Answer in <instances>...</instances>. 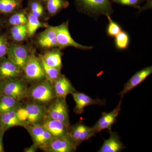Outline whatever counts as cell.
Masks as SVG:
<instances>
[{"label":"cell","mask_w":152,"mask_h":152,"mask_svg":"<svg viewBox=\"0 0 152 152\" xmlns=\"http://www.w3.org/2000/svg\"><path fill=\"white\" fill-rule=\"evenodd\" d=\"M22 70L24 72L25 77L28 81L36 83L46 80L40 60L34 55L29 56Z\"/></svg>","instance_id":"8992f818"},{"label":"cell","mask_w":152,"mask_h":152,"mask_svg":"<svg viewBox=\"0 0 152 152\" xmlns=\"http://www.w3.org/2000/svg\"><path fill=\"white\" fill-rule=\"evenodd\" d=\"M37 146L34 144H33L29 148L25 149L24 151L25 152H35L37 151Z\"/></svg>","instance_id":"e575fe53"},{"label":"cell","mask_w":152,"mask_h":152,"mask_svg":"<svg viewBox=\"0 0 152 152\" xmlns=\"http://www.w3.org/2000/svg\"><path fill=\"white\" fill-rule=\"evenodd\" d=\"M112 2L116 3L121 5L129 6L134 8H141V4L147 0H111Z\"/></svg>","instance_id":"4dcf8cb0"},{"label":"cell","mask_w":152,"mask_h":152,"mask_svg":"<svg viewBox=\"0 0 152 152\" xmlns=\"http://www.w3.org/2000/svg\"><path fill=\"white\" fill-rule=\"evenodd\" d=\"M26 98L30 102L48 107L56 98L53 84L47 80L34 83L28 87Z\"/></svg>","instance_id":"6da1fadb"},{"label":"cell","mask_w":152,"mask_h":152,"mask_svg":"<svg viewBox=\"0 0 152 152\" xmlns=\"http://www.w3.org/2000/svg\"><path fill=\"white\" fill-rule=\"evenodd\" d=\"M76 148L69 137H53L42 150L47 152H74Z\"/></svg>","instance_id":"30bf717a"},{"label":"cell","mask_w":152,"mask_h":152,"mask_svg":"<svg viewBox=\"0 0 152 152\" xmlns=\"http://www.w3.org/2000/svg\"><path fill=\"white\" fill-rule=\"evenodd\" d=\"M110 136L104 141L99 152H119L126 148L117 133L109 131Z\"/></svg>","instance_id":"e0dca14e"},{"label":"cell","mask_w":152,"mask_h":152,"mask_svg":"<svg viewBox=\"0 0 152 152\" xmlns=\"http://www.w3.org/2000/svg\"><path fill=\"white\" fill-rule=\"evenodd\" d=\"M56 39L58 46L61 48L67 47H73L82 50H90L93 48L92 46L83 45L74 40L71 37L66 23L57 26Z\"/></svg>","instance_id":"ba28073f"},{"label":"cell","mask_w":152,"mask_h":152,"mask_svg":"<svg viewBox=\"0 0 152 152\" xmlns=\"http://www.w3.org/2000/svg\"><path fill=\"white\" fill-rule=\"evenodd\" d=\"M75 106L74 108V112L77 114L83 113L86 107L92 105L103 106L105 104L104 100L99 99H93L89 96L83 93L75 92L72 94Z\"/></svg>","instance_id":"8fae6325"},{"label":"cell","mask_w":152,"mask_h":152,"mask_svg":"<svg viewBox=\"0 0 152 152\" xmlns=\"http://www.w3.org/2000/svg\"><path fill=\"white\" fill-rule=\"evenodd\" d=\"M16 110L0 114V128L5 132L14 127H23L17 116Z\"/></svg>","instance_id":"d6986e66"},{"label":"cell","mask_w":152,"mask_h":152,"mask_svg":"<svg viewBox=\"0 0 152 152\" xmlns=\"http://www.w3.org/2000/svg\"><path fill=\"white\" fill-rule=\"evenodd\" d=\"M20 5V0H0V12L4 13L12 12Z\"/></svg>","instance_id":"484cf974"},{"label":"cell","mask_w":152,"mask_h":152,"mask_svg":"<svg viewBox=\"0 0 152 152\" xmlns=\"http://www.w3.org/2000/svg\"><path fill=\"white\" fill-rule=\"evenodd\" d=\"M7 55L8 59L21 69H23L29 55L28 50L23 46L13 45L9 47Z\"/></svg>","instance_id":"7c38bea8"},{"label":"cell","mask_w":152,"mask_h":152,"mask_svg":"<svg viewBox=\"0 0 152 152\" xmlns=\"http://www.w3.org/2000/svg\"><path fill=\"white\" fill-rule=\"evenodd\" d=\"M53 86L56 98L66 99L68 95L77 91L70 81L63 75L54 83Z\"/></svg>","instance_id":"2e32d148"},{"label":"cell","mask_w":152,"mask_h":152,"mask_svg":"<svg viewBox=\"0 0 152 152\" xmlns=\"http://www.w3.org/2000/svg\"><path fill=\"white\" fill-rule=\"evenodd\" d=\"M11 34L15 41L20 42L23 40L27 35L26 25L13 26L11 29Z\"/></svg>","instance_id":"4316f807"},{"label":"cell","mask_w":152,"mask_h":152,"mask_svg":"<svg viewBox=\"0 0 152 152\" xmlns=\"http://www.w3.org/2000/svg\"><path fill=\"white\" fill-rule=\"evenodd\" d=\"M8 48L7 42L4 37L0 36V58L7 54Z\"/></svg>","instance_id":"d6a6232c"},{"label":"cell","mask_w":152,"mask_h":152,"mask_svg":"<svg viewBox=\"0 0 152 152\" xmlns=\"http://www.w3.org/2000/svg\"><path fill=\"white\" fill-rule=\"evenodd\" d=\"M122 99L121 98L118 106L110 113H103L102 116L92 127L95 133H99L104 130H111L112 126L116 122L117 117L121 110Z\"/></svg>","instance_id":"9c48e42d"},{"label":"cell","mask_w":152,"mask_h":152,"mask_svg":"<svg viewBox=\"0 0 152 152\" xmlns=\"http://www.w3.org/2000/svg\"><path fill=\"white\" fill-rule=\"evenodd\" d=\"M39 58L50 66L59 69H61L62 67L61 54L59 50H53L47 52L40 56Z\"/></svg>","instance_id":"44dd1931"},{"label":"cell","mask_w":152,"mask_h":152,"mask_svg":"<svg viewBox=\"0 0 152 152\" xmlns=\"http://www.w3.org/2000/svg\"><path fill=\"white\" fill-rule=\"evenodd\" d=\"M96 134L92 127L88 126L79 122L69 129L68 137L77 148L85 141L88 140Z\"/></svg>","instance_id":"52a82bcc"},{"label":"cell","mask_w":152,"mask_h":152,"mask_svg":"<svg viewBox=\"0 0 152 152\" xmlns=\"http://www.w3.org/2000/svg\"><path fill=\"white\" fill-rule=\"evenodd\" d=\"M20 101L9 96L0 94V114L16 109L20 105Z\"/></svg>","instance_id":"7402d4cb"},{"label":"cell","mask_w":152,"mask_h":152,"mask_svg":"<svg viewBox=\"0 0 152 152\" xmlns=\"http://www.w3.org/2000/svg\"><path fill=\"white\" fill-rule=\"evenodd\" d=\"M106 17L108 18L109 21V25L107 29V34L110 37H116L122 31L120 25L112 20L110 16H107Z\"/></svg>","instance_id":"f546056e"},{"label":"cell","mask_w":152,"mask_h":152,"mask_svg":"<svg viewBox=\"0 0 152 152\" xmlns=\"http://www.w3.org/2000/svg\"><path fill=\"white\" fill-rule=\"evenodd\" d=\"M129 38L127 33L122 31L115 37V43L117 48L120 50L126 49L129 46Z\"/></svg>","instance_id":"83f0119b"},{"label":"cell","mask_w":152,"mask_h":152,"mask_svg":"<svg viewBox=\"0 0 152 152\" xmlns=\"http://www.w3.org/2000/svg\"><path fill=\"white\" fill-rule=\"evenodd\" d=\"M152 73V66L146 67L137 72L125 84L124 88L119 94L121 98L123 99L124 96L128 92L141 83Z\"/></svg>","instance_id":"5bb4252c"},{"label":"cell","mask_w":152,"mask_h":152,"mask_svg":"<svg viewBox=\"0 0 152 152\" xmlns=\"http://www.w3.org/2000/svg\"><path fill=\"white\" fill-rule=\"evenodd\" d=\"M47 10L50 13L55 14L69 5L65 0H48L47 1Z\"/></svg>","instance_id":"d4e9b609"},{"label":"cell","mask_w":152,"mask_h":152,"mask_svg":"<svg viewBox=\"0 0 152 152\" xmlns=\"http://www.w3.org/2000/svg\"><path fill=\"white\" fill-rule=\"evenodd\" d=\"M28 88L26 82L18 78L0 81L1 94L13 98L20 102L26 98Z\"/></svg>","instance_id":"277c9868"},{"label":"cell","mask_w":152,"mask_h":152,"mask_svg":"<svg viewBox=\"0 0 152 152\" xmlns=\"http://www.w3.org/2000/svg\"><path fill=\"white\" fill-rule=\"evenodd\" d=\"M32 139L34 144L38 148L42 150L47 142L46 130L42 125H28L24 127Z\"/></svg>","instance_id":"9a60e30c"},{"label":"cell","mask_w":152,"mask_h":152,"mask_svg":"<svg viewBox=\"0 0 152 152\" xmlns=\"http://www.w3.org/2000/svg\"><path fill=\"white\" fill-rule=\"evenodd\" d=\"M0 81H1V80H0ZM0 94H1V92H0Z\"/></svg>","instance_id":"8d00e7d4"},{"label":"cell","mask_w":152,"mask_h":152,"mask_svg":"<svg viewBox=\"0 0 152 152\" xmlns=\"http://www.w3.org/2000/svg\"><path fill=\"white\" fill-rule=\"evenodd\" d=\"M39 59L43 69L46 80L53 84L62 75L61 73V69L50 66L40 58Z\"/></svg>","instance_id":"603a6c76"},{"label":"cell","mask_w":152,"mask_h":152,"mask_svg":"<svg viewBox=\"0 0 152 152\" xmlns=\"http://www.w3.org/2000/svg\"><path fill=\"white\" fill-rule=\"evenodd\" d=\"M42 125L53 137H68L69 128L59 121L46 116Z\"/></svg>","instance_id":"4fadbf2b"},{"label":"cell","mask_w":152,"mask_h":152,"mask_svg":"<svg viewBox=\"0 0 152 152\" xmlns=\"http://www.w3.org/2000/svg\"><path fill=\"white\" fill-rule=\"evenodd\" d=\"M5 131L0 128V152H4V145H3V137Z\"/></svg>","instance_id":"836d02e7"},{"label":"cell","mask_w":152,"mask_h":152,"mask_svg":"<svg viewBox=\"0 0 152 152\" xmlns=\"http://www.w3.org/2000/svg\"><path fill=\"white\" fill-rule=\"evenodd\" d=\"M28 18L24 13H18L10 18L9 23L13 26L26 25Z\"/></svg>","instance_id":"f1b7e54d"},{"label":"cell","mask_w":152,"mask_h":152,"mask_svg":"<svg viewBox=\"0 0 152 152\" xmlns=\"http://www.w3.org/2000/svg\"><path fill=\"white\" fill-rule=\"evenodd\" d=\"M112 3L111 0H75L79 11L94 18L112 15L113 12Z\"/></svg>","instance_id":"3957f363"},{"label":"cell","mask_w":152,"mask_h":152,"mask_svg":"<svg viewBox=\"0 0 152 152\" xmlns=\"http://www.w3.org/2000/svg\"><path fill=\"white\" fill-rule=\"evenodd\" d=\"M30 8L31 13L37 18H39L43 13V7L39 2L36 0H34L30 3Z\"/></svg>","instance_id":"1f68e13d"},{"label":"cell","mask_w":152,"mask_h":152,"mask_svg":"<svg viewBox=\"0 0 152 152\" xmlns=\"http://www.w3.org/2000/svg\"><path fill=\"white\" fill-rule=\"evenodd\" d=\"M57 26L50 27L40 35L38 42L43 48H50L58 46L56 36Z\"/></svg>","instance_id":"ffe728a7"},{"label":"cell","mask_w":152,"mask_h":152,"mask_svg":"<svg viewBox=\"0 0 152 152\" xmlns=\"http://www.w3.org/2000/svg\"><path fill=\"white\" fill-rule=\"evenodd\" d=\"M42 1H43L44 2H47L48 0H42Z\"/></svg>","instance_id":"d590c367"},{"label":"cell","mask_w":152,"mask_h":152,"mask_svg":"<svg viewBox=\"0 0 152 152\" xmlns=\"http://www.w3.org/2000/svg\"><path fill=\"white\" fill-rule=\"evenodd\" d=\"M47 107L30 102L20 104L17 109V115L23 127L28 125H42L46 116Z\"/></svg>","instance_id":"7a4b0ae2"},{"label":"cell","mask_w":152,"mask_h":152,"mask_svg":"<svg viewBox=\"0 0 152 152\" xmlns=\"http://www.w3.org/2000/svg\"><path fill=\"white\" fill-rule=\"evenodd\" d=\"M21 70L8 59L3 60L0 62V80L18 78Z\"/></svg>","instance_id":"ac0fdd59"},{"label":"cell","mask_w":152,"mask_h":152,"mask_svg":"<svg viewBox=\"0 0 152 152\" xmlns=\"http://www.w3.org/2000/svg\"><path fill=\"white\" fill-rule=\"evenodd\" d=\"M27 34L31 37L39 28L43 27L44 25L40 22L39 18L31 13L29 15L26 24Z\"/></svg>","instance_id":"cb8c5ba5"},{"label":"cell","mask_w":152,"mask_h":152,"mask_svg":"<svg viewBox=\"0 0 152 152\" xmlns=\"http://www.w3.org/2000/svg\"><path fill=\"white\" fill-rule=\"evenodd\" d=\"M66 99L64 98H56L47 108L46 116L59 121L69 128V111Z\"/></svg>","instance_id":"5b68a950"}]
</instances>
